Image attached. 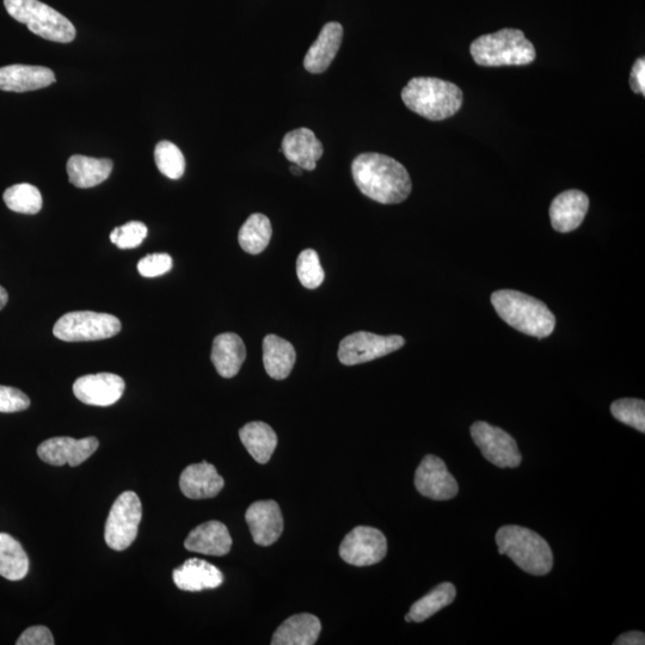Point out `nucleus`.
Segmentation results:
<instances>
[{
  "label": "nucleus",
  "instance_id": "f257e3e1",
  "mask_svg": "<svg viewBox=\"0 0 645 645\" xmlns=\"http://www.w3.org/2000/svg\"><path fill=\"white\" fill-rule=\"evenodd\" d=\"M356 187L373 201L396 205L407 200L413 183L407 169L389 156L362 153L352 164Z\"/></svg>",
  "mask_w": 645,
  "mask_h": 645
},
{
  "label": "nucleus",
  "instance_id": "f03ea898",
  "mask_svg": "<svg viewBox=\"0 0 645 645\" xmlns=\"http://www.w3.org/2000/svg\"><path fill=\"white\" fill-rule=\"evenodd\" d=\"M497 315L522 334L545 339L554 333L556 317L543 301L512 290L497 291L491 296Z\"/></svg>",
  "mask_w": 645,
  "mask_h": 645
},
{
  "label": "nucleus",
  "instance_id": "7ed1b4c3",
  "mask_svg": "<svg viewBox=\"0 0 645 645\" xmlns=\"http://www.w3.org/2000/svg\"><path fill=\"white\" fill-rule=\"evenodd\" d=\"M402 100L411 112L430 121L452 118L463 106L459 86L438 78L417 77L402 90Z\"/></svg>",
  "mask_w": 645,
  "mask_h": 645
},
{
  "label": "nucleus",
  "instance_id": "20e7f679",
  "mask_svg": "<svg viewBox=\"0 0 645 645\" xmlns=\"http://www.w3.org/2000/svg\"><path fill=\"white\" fill-rule=\"evenodd\" d=\"M496 544L501 555H507L528 574H549L554 565V555L549 544L538 533L528 528L503 526L496 533Z\"/></svg>",
  "mask_w": 645,
  "mask_h": 645
},
{
  "label": "nucleus",
  "instance_id": "39448f33",
  "mask_svg": "<svg viewBox=\"0 0 645 645\" xmlns=\"http://www.w3.org/2000/svg\"><path fill=\"white\" fill-rule=\"evenodd\" d=\"M470 52L479 66H524L536 60L533 43L519 29H502L472 42Z\"/></svg>",
  "mask_w": 645,
  "mask_h": 645
},
{
  "label": "nucleus",
  "instance_id": "423d86ee",
  "mask_svg": "<svg viewBox=\"0 0 645 645\" xmlns=\"http://www.w3.org/2000/svg\"><path fill=\"white\" fill-rule=\"evenodd\" d=\"M8 14L17 22L26 24L30 32L40 38L69 43L76 39V28L60 12L39 0H4Z\"/></svg>",
  "mask_w": 645,
  "mask_h": 645
},
{
  "label": "nucleus",
  "instance_id": "0eeeda50",
  "mask_svg": "<svg viewBox=\"0 0 645 645\" xmlns=\"http://www.w3.org/2000/svg\"><path fill=\"white\" fill-rule=\"evenodd\" d=\"M121 328L120 319L109 313L76 311L61 317L53 334L64 342L100 341L118 335Z\"/></svg>",
  "mask_w": 645,
  "mask_h": 645
},
{
  "label": "nucleus",
  "instance_id": "6e6552de",
  "mask_svg": "<svg viewBox=\"0 0 645 645\" xmlns=\"http://www.w3.org/2000/svg\"><path fill=\"white\" fill-rule=\"evenodd\" d=\"M143 507L134 491H125L110 509L104 539L110 549L124 551L137 539Z\"/></svg>",
  "mask_w": 645,
  "mask_h": 645
},
{
  "label": "nucleus",
  "instance_id": "1a4fd4ad",
  "mask_svg": "<svg viewBox=\"0 0 645 645\" xmlns=\"http://www.w3.org/2000/svg\"><path fill=\"white\" fill-rule=\"evenodd\" d=\"M405 344L402 336H380L367 331H359L340 343L339 359L341 364L355 366L366 364L401 349Z\"/></svg>",
  "mask_w": 645,
  "mask_h": 645
},
{
  "label": "nucleus",
  "instance_id": "9d476101",
  "mask_svg": "<svg viewBox=\"0 0 645 645\" xmlns=\"http://www.w3.org/2000/svg\"><path fill=\"white\" fill-rule=\"evenodd\" d=\"M471 436L483 457L501 469L516 468L521 464V454L516 441L505 430L478 421L471 427Z\"/></svg>",
  "mask_w": 645,
  "mask_h": 645
},
{
  "label": "nucleus",
  "instance_id": "9b49d317",
  "mask_svg": "<svg viewBox=\"0 0 645 645\" xmlns=\"http://www.w3.org/2000/svg\"><path fill=\"white\" fill-rule=\"evenodd\" d=\"M387 554V540L377 528L355 527L349 532L340 546V556L344 562L355 567H368L383 561Z\"/></svg>",
  "mask_w": 645,
  "mask_h": 645
},
{
  "label": "nucleus",
  "instance_id": "f8f14e48",
  "mask_svg": "<svg viewBox=\"0 0 645 645\" xmlns=\"http://www.w3.org/2000/svg\"><path fill=\"white\" fill-rule=\"evenodd\" d=\"M415 487L423 496L435 501H447L456 497L459 491L458 483L444 460L430 456L422 460L415 473Z\"/></svg>",
  "mask_w": 645,
  "mask_h": 645
},
{
  "label": "nucleus",
  "instance_id": "ddd939ff",
  "mask_svg": "<svg viewBox=\"0 0 645 645\" xmlns=\"http://www.w3.org/2000/svg\"><path fill=\"white\" fill-rule=\"evenodd\" d=\"M100 442L96 438L76 440L59 436L43 441L38 448V456L49 465L72 468L82 465L97 451Z\"/></svg>",
  "mask_w": 645,
  "mask_h": 645
},
{
  "label": "nucleus",
  "instance_id": "4468645a",
  "mask_svg": "<svg viewBox=\"0 0 645 645\" xmlns=\"http://www.w3.org/2000/svg\"><path fill=\"white\" fill-rule=\"evenodd\" d=\"M125 380L113 373L89 374L78 378L73 393L84 404L109 407L124 395Z\"/></svg>",
  "mask_w": 645,
  "mask_h": 645
},
{
  "label": "nucleus",
  "instance_id": "2eb2a0df",
  "mask_svg": "<svg viewBox=\"0 0 645 645\" xmlns=\"http://www.w3.org/2000/svg\"><path fill=\"white\" fill-rule=\"evenodd\" d=\"M251 536L261 546H270L281 537L284 531V518L275 501H257L245 513Z\"/></svg>",
  "mask_w": 645,
  "mask_h": 645
},
{
  "label": "nucleus",
  "instance_id": "dca6fc26",
  "mask_svg": "<svg viewBox=\"0 0 645 645\" xmlns=\"http://www.w3.org/2000/svg\"><path fill=\"white\" fill-rule=\"evenodd\" d=\"M281 151L293 164L303 170L313 171L322 158L323 144L309 128H298L288 132L282 140Z\"/></svg>",
  "mask_w": 645,
  "mask_h": 645
},
{
  "label": "nucleus",
  "instance_id": "f3484780",
  "mask_svg": "<svg viewBox=\"0 0 645 645\" xmlns=\"http://www.w3.org/2000/svg\"><path fill=\"white\" fill-rule=\"evenodd\" d=\"M224 485V478L215 466L207 462L189 465L180 478L181 491L190 500L212 499L223 490Z\"/></svg>",
  "mask_w": 645,
  "mask_h": 645
},
{
  "label": "nucleus",
  "instance_id": "a211bd4d",
  "mask_svg": "<svg viewBox=\"0 0 645 645\" xmlns=\"http://www.w3.org/2000/svg\"><path fill=\"white\" fill-rule=\"evenodd\" d=\"M588 208V196L580 190H567L559 194L550 207L552 227L561 233L576 230L585 220Z\"/></svg>",
  "mask_w": 645,
  "mask_h": 645
},
{
  "label": "nucleus",
  "instance_id": "6ab92c4d",
  "mask_svg": "<svg viewBox=\"0 0 645 645\" xmlns=\"http://www.w3.org/2000/svg\"><path fill=\"white\" fill-rule=\"evenodd\" d=\"M174 582L184 592H201L223 585L224 575L213 564L200 558H190L174 570Z\"/></svg>",
  "mask_w": 645,
  "mask_h": 645
},
{
  "label": "nucleus",
  "instance_id": "aec40b11",
  "mask_svg": "<svg viewBox=\"0 0 645 645\" xmlns=\"http://www.w3.org/2000/svg\"><path fill=\"white\" fill-rule=\"evenodd\" d=\"M232 538L229 530L220 521H208L195 527L184 542V548L196 554L225 556L229 554Z\"/></svg>",
  "mask_w": 645,
  "mask_h": 645
},
{
  "label": "nucleus",
  "instance_id": "412c9836",
  "mask_svg": "<svg viewBox=\"0 0 645 645\" xmlns=\"http://www.w3.org/2000/svg\"><path fill=\"white\" fill-rule=\"evenodd\" d=\"M55 83L54 72L47 67L10 65L0 67V90L28 92L47 88Z\"/></svg>",
  "mask_w": 645,
  "mask_h": 645
},
{
  "label": "nucleus",
  "instance_id": "4be33fe9",
  "mask_svg": "<svg viewBox=\"0 0 645 645\" xmlns=\"http://www.w3.org/2000/svg\"><path fill=\"white\" fill-rule=\"evenodd\" d=\"M342 39L343 28L340 23L325 24L318 39L313 42L306 54L304 59L306 71L315 75L327 71L340 51Z\"/></svg>",
  "mask_w": 645,
  "mask_h": 645
},
{
  "label": "nucleus",
  "instance_id": "5701e85b",
  "mask_svg": "<svg viewBox=\"0 0 645 645\" xmlns=\"http://www.w3.org/2000/svg\"><path fill=\"white\" fill-rule=\"evenodd\" d=\"M211 359L220 376L230 379L241 371L247 359V348L237 334H221L213 341Z\"/></svg>",
  "mask_w": 645,
  "mask_h": 645
},
{
  "label": "nucleus",
  "instance_id": "b1692460",
  "mask_svg": "<svg viewBox=\"0 0 645 645\" xmlns=\"http://www.w3.org/2000/svg\"><path fill=\"white\" fill-rule=\"evenodd\" d=\"M322 624L310 613H300L282 623L272 638L273 645H313L321 635Z\"/></svg>",
  "mask_w": 645,
  "mask_h": 645
},
{
  "label": "nucleus",
  "instance_id": "393cba45",
  "mask_svg": "<svg viewBox=\"0 0 645 645\" xmlns=\"http://www.w3.org/2000/svg\"><path fill=\"white\" fill-rule=\"evenodd\" d=\"M296 349L276 335H268L263 341V365L270 378L284 380L296 365Z\"/></svg>",
  "mask_w": 645,
  "mask_h": 645
},
{
  "label": "nucleus",
  "instance_id": "a878e982",
  "mask_svg": "<svg viewBox=\"0 0 645 645\" xmlns=\"http://www.w3.org/2000/svg\"><path fill=\"white\" fill-rule=\"evenodd\" d=\"M113 171V162L85 156H72L67 162V174L73 186L88 189L108 180Z\"/></svg>",
  "mask_w": 645,
  "mask_h": 645
},
{
  "label": "nucleus",
  "instance_id": "bb28decb",
  "mask_svg": "<svg viewBox=\"0 0 645 645\" xmlns=\"http://www.w3.org/2000/svg\"><path fill=\"white\" fill-rule=\"evenodd\" d=\"M239 438L258 464H267L278 446V435L264 422L248 423L239 430Z\"/></svg>",
  "mask_w": 645,
  "mask_h": 645
},
{
  "label": "nucleus",
  "instance_id": "cd10ccee",
  "mask_svg": "<svg viewBox=\"0 0 645 645\" xmlns=\"http://www.w3.org/2000/svg\"><path fill=\"white\" fill-rule=\"evenodd\" d=\"M29 571V558L20 542L10 534L0 533V576L21 581Z\"/></svg>",
  "mask_w": 645,
  "mask_h": 645
},
{
  "label": "nucleus",
  "instance_id": "c85d7f7f",
  "mask_svg": "<svg viewBox=\"0 0 645 645\" xmlns=\"http://www.w3.org/2000/svg\"><path fill=\"white\" fill-rule=\"evenodd\" d=\"M457 597V589L450 582L441 583L430 591L426 597L417 600L405 616L408 623H422L433 617L442 608L450 606Z\"/></svg>",
  "mask_w": 645,
  "mask_h": 645
},
{
  "label": "nucleus",
  "instance_id": "c756f323",
  "mask_svg": "<svg viewBox=\"0 0 645 645\" xmlns=\"http://www.w3.org/2000/svg\"><path fill=\"white\" fill-rule=\"evenodd\" d=\"M273 229L266 215H250L239 231L238 241L245 253L258 255L263 253L272 239Z\"/></svg>",
  "mask_w": 645,
  "mask_h": 645
},
{
  "label": "nucleus",
  "instance_id": "7c9ffc66",
  "mask_svg": "<svg viewBox=\"0 0 645 645\" xmlns=\"http://www.w3.org/2000/svg\"><path fill=\"white\" fill-rule=\"evenodd\" d=\"M3 199L9 210L22 214H38L43 204L40 190L29 183L6 189Z\"/></svg>",
  "mask_w": 645,
  "mask_h": 645
},
{
  "label": "nucleus",
  "instance_id": "2f4dec72",
  "mask_svg": "<svg viewBox=\"0 0 645 645\" xmlns=\"http://www.w3.org/2000/svg\"><path fill=\"white\" fill-rule=\"evenodd\" d=\"M155 161L159 171L170 180H178L186 171V159L175 144L161 141L156 146Z\"/></svg>",
  "mask_w": 645,
  "mask_h": 645
},
{
  "label": "nucleus",
  "instance_id": "473e14b6",
  "mask_svg": "<svg viewBox=\"0 0 645 645\" xmlns=\"http://www.w3.org/2000/svg\"><path fill=\"white\" fill-rule=\"evenodd\" d=\"M611 413L619 422L645 432V403L641 399L624 398L612 403Z\"/></svg>",
  "mask_w": 645,
  "mask_h": 645
},
{
  "label": "nucleus",
  "instance_id": "72a5a7b5",
  "mask_svg": "<svg viewBox=\"0 0 645 645\" xmlns=\"http://www.w3.org/2000/svg\"><path fill=\"white\" fill-rule=\"evenodd\" d=\"M297 274L300 284L315 290L323 284L325 274L315 250L306 249L298 257Z\"/></svg>",
  "mask_w": 645,
  "mask_h": 645
},
{
  "label": "nucleus",
  "instance_id": "f704fd0d",
  "mask_svg": "<svg viewBox=\"0 0 645 645\" xmlns=\"http://www.w3.org/2000/svg\"><path fill=\"white\" fill-rule=\"evenodd\" d=\"M147 232L149 231L145 224L140 221H129L110 233V241L120 249H134L145 241Z\"/></svg>",
  "mask_w": 645,
  "mask_h": 645
},
{
  "label": "nucleus",
  "instance_id": "c9c22d12",
  "mask_svg": "<svg viewBox=\"0 0 645 645\" xmlns=\"http://www.w3.org/2000/svg\"><path fill=\"white\" fill-rule=\"evenodd\" d=\"M30 407V398L16 387L0 385V413H20Z\"/></svg>",
  "mask_w": 645,
  "mask_h": 645
},
{
  "label": "nucleus",
  "instance_id": "e433bc0d",
  "mask_svg": "<svg viewBox=\"0 0 645 645\" xmlns=\"http://www.w3.org/2000/svg\"><path fill=\"white\" fill-rule=\"evenodd\" d=\"M172 258L168 254L147 255L138 263V272L144 278H157L170 272Z\"/></svg>",
  "mask_w": 645,
  "mask_h": 645
},
{
  "label": "nucleus",
  "instance_id": "4c0bfd02",
  "mask_svg": "<svg viewBox=\"0 0 645 645\" xmlns=\"http://www.w3.org/2000/svg\"><path fill=\"white\" fill-rule=\"evenodd\" d=\"M17 645H54V638L51 630L46 626H32L23 632L18 638Z\"/></svg>",
  "mask_w": 645,
  "mask_h": 645
},
{
  "label": "nucleus",
  "instance_id": "58836bf2",
  "mask_svg": "<svg viewBox=\"0 0 645 645\" xmlns=\"http://www.w3.org/2000/svg\"><path fill=\"white\" fill-rule=\"evenodd\" d=\"M630 88L636 94L645 95V60L640 58L636 60L634 67H632L630 75Z\"/></svg>",
  "mask_w": 645,
  "mask_h": 645
},
{
  "label": "nucleus",
  "instance_id": "ea45409f",
  "mask_svg": "<svg viewBox=\"0 0 645 645\" xmlns=\"http://www.w3.org/2000/svg\"><path fill=\"white\" fill-rule=\"evenodd\" d=\"M614 645H644L645 637L642 632L631 631L617 638Z\"/></svg>",
  "mask_w": 645,
  "mask_h": 645
},
{
  "label": "nucleus",
  "instance_id": "a19ab883",
  "mask_svg": "<svg viewBox=\"0 0 645 645\" xmlns=\"http://www.w3.org/2000/svg\"><path fill=\"white\" fill-rule=\"evenodd\" d=\"M9 301V294L6 292L5 288L0 286V310H3L6 304Z\"/></svg>",
  "mask_w": 645,
  "mask_h": 645
},
{
  "label": "nucleus",
  "instance_id": "79ce46f5",
  "mask_svg": "<svg viewBox=\"0 0 645 645\" xmlns=\"http://www.w3.org/2000/svg\"><path fill=\"white\" fill-rule=\"evenodd\" d=\"M290 170H291L292 174L296 175V176H301V174H303V172H304V170L301 169L300 167H298V165H296V164H293Z\"/></svg>",
  "mask_w": 645,
  "mask_h": 645
}]
</instances>
